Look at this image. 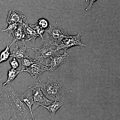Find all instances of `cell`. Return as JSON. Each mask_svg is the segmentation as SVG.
Segmentation results:
<instances>
[{
  "label": "cell",
  "mask_w": 120,
  "mask_h": 120,
  "mask_svg": "<svg viewBox=\"0 0 120 120\" xmlns=\"http://www.w3.org/2000/svg\"><path fill=\"white\" fill-rule=\"evenodd\" d=\"M8 96L12 116H15L22 120H34L30 109L20 98L21 93L15 90L9 84L5 90Z\"/></svg>",
  "instance_id": "obj_1"
},
{
  "label": "cell",
  "mask_w": 120,
  "mask_h": 120,
  "mask_svg": "<svg viewBox=\"0 0 120 120\" xmlns=\"http://www.w3.org/2000/svg\"><path fill=\"white\" fill-rule=\"evenodd\" d=\"M43 94L48 99L60 101L67 92L62 82L53 76H48L46 82L39 80L37 82Z\"/></svg>",
  "instance_id": "obj_2"
},
{
  "label": "cell",
  "mask_w": 120,
  "mask_h": 120,
  "mask_svg": "<svg viewBox=\"0 0 120 120\" xmlns=\"http://www.w3.org/2000/svg\"><path fill=\"white\" fill-rule=\"evenodd\" d=\"M68 34L65 30L49 25L48 29L45 30L43 35L44 45L53 48L57 51V48L62 39Z\"/></svg>",
  "instance_id": "obj_3"
},
{
  "label": "cell",
  "mask_w": 120,
  "mask_h": 120,
  "mask_svg": "<svg viewBox=\"0 0 120 120\" xmlns=\"http://www.w3.org/2000/svg\"><path fill=\"white\" fill-rule=\"evenodd\" d=\"M81 34L80 31L75 36H71L69 34L66 35L63 38L57 48V52L63 49L66 52L69 48L74 46H79L82 47H86V45L83 43L81 41Z\"/></svg>",
  "instance_id": "obj_4"
},
{
  "label": "cell",
  "mask_w": 120,
  "mask_h": 120,
  "mask_svg": "<svg viewBox=\"0 0 120 120\" xmlns=\"http://www.w3.org/2000/svg\"><path fill=\"white\" fill-rule=\"evenodd\" d=\"M33 91L34 102L32 107L33 112L39 106H48L53 101L48 99L43 94L41 88L36 83L32 87H29Z\"/></svg>",
  "instance_id": "obj_5"
},
{
  "label": "cell",
  "mask_w": 120,
  "mask_h": 120,
  "mask_svg": "<svg viewBox=\"0 0 120 120\" xmlns=\"http://www.w3.org/2000/svg\"><path fill=\"white\" fill-rule=\"evenodd\" d=\"M35 52V58L37 63L43 64L45 62L47 64L52 56L57 52L55 49L43 44L41 47L34 49Z\"/></svg>",
  "instance_id": "obj_6"
},
{
  "label": "cell",
  "mask_w": 120,
  "mask_h": 120,
  "mask_svg": "<svg viewBox=\"0 0 120 120\" xmlns=\"http://www.w3.org/2000/svg\"><path fill=\"white\" fill-rule=\"evenodd\" d=\"M69 55L67 52L62 54L54 55L50 58L46 66L49 67V71H53L58 67L67 62Z\"/></svg>",
  "instance_id": "obj_7"
},
{
  "label": "cell",
  "mask_w": 120,
  "mask_h": 120,
  "mask_svg": "<svg viewBox=\"0 0 120 120\" xmlns=\"http://www.w3.org/2000/svg\"><path fill=\"white\" fill-rule=\"evenodd\" d=\"M20 71L21 72H28L33 79H35L44 72L49 71V68L41 64L35 63L29 67L21 69Z\"/></svg>",
  "instance_id": "obj_8"
},
{
  "label": "cell",
  "mask_w": 120,
  "mask_h": 120,
  "mask_svg": "<svg viewBox=\"0 0 120 120\" xmlns=\"http://www.w3.org/2000/svg\"><path fill=\"white\" fill-rule=\"evenodd\" d=\"M7 22L9 24L15 23L23 24L27 22L26 16L15 9H12L9 12Z\"/></svg>",
  "instance_id": "obj_9"
},
{
  "label": "cell",
  "mask_w": 120,
  "mask_h": 120,
  "mask_svg": "<svg viewBox=\"0 0 120 120\" xmlns=\"http://www.w3.org/2000/svg\"><path fill=\"white\" fill-rule=\"evenodd\" d=\"M10 105L5 90L0 89V117L8 116Z\"/></svg>",
  "instance_id": "obj_10"
},
{
  "label": "cell",
  "mask_w": 120,
  "mask_h": 120,
  "mask_svg": "<svg viewBox=\"0 0 120 120\" xmlns=\"http://www.w3.org/2000/svg\"><path fill=\"white\" fill-rule=\"evenodd\" d=\"M12 34L13 39V41L10 45L11 46L13 44H15V45H17V43L19 41H21L23 45H26V37L23 24H19L17 29Z\"/></svg>",
  "instance_id": "obj_11"
},
{
  "label": "cell",
  "mask_w": 120,
  "mask_h": 120,
  "mask_svg": "<svg viewBox=\"0 0 120 120\" xmlns=\"http://www.w3.org/2000/svg\"><path fill=\"white\" fill-rule=\"evenodd\" d=\"M34 49V48L29 47L26 44L23 45L22 47L19 48L18 47V45H16L11 56L20 60L23 58H30V56L26 52V49Z\"/></svg>",
  "instance_id": "obj_12"
},
{
  "label": "cell",
  "mask_w": 120,
  "mask_h": 120,
  "mask_svg": "<svg viewBox=\"0 0 120 120\" xmlns=\"http://www.w3.org/2000/svg\"><path fill=\"white\" fill-rule=\"evenodd\" d=\"M20 98L28 107L32 116H34L32 110V107L34 102L32 90L30 88L27 91L23 93H21L20 96Z\"/></svg>",
  "instance_id": "obj_13"
},
{
  "label": "cell",
  "mask_w": 120,
  "mask_h": 120,
  "mask_svg": "<svg viewBox=\"0 0 120 120\" xmlns=\"http://www.w3.org/2000/svg\"><path fill=\"white\" fill-rule=\"evenodd\" d=\"M23 25L26 37V39H27L26 42L30 41L34 42L36 39L37 38H39L35 30L31 27L28 22L23 24Z\"/></svg>",
  "instance_id": "obj_14"
},
{
  "label": "cell",
  "mask_w": 120,
  "mask_h": 120,
  "mask_svg": "<svg viewBox=\"0 0 120 120\" xmlns=\"http://www.w3.org/2000/svg\"><path fill=\"white\" fill-rule=\"evenodd\" d=\"M64 103L61 101H54L48 106L43 105L41 106L46 109L52 116H54L56 112L63 105Z\"/></svg>",
  "instance_id": "obj_15"
},
{
  "label": "cell",
  "mask_w": 120,
  "mask_h": 120,
  "mask_svg": "<svg viewBox=\"0 0 120 120\" xmlns=\"http://www.w3.org/2000/svg\"><path fill=\"white\" fill-rule=\"evenodd\" d=\"M20 72H21V71H18L12 68L8 70L7 81L3 84V86H5L7 84H10L11 82L15 80L16 77H17V76Z\"/></svg>",
  "instance_id": "obj_16"
},
{
  "label": "cell",
  "mask_w": 120,
  "mask_h": 120,
  "mask_svg": "<svg viewBox=\"0 0 120 120\" xmlns=\"http://www.w3.org/2000/svg\"><path fill=\"white\" fill-rule=\"evenodd\" d=\"M11 46L7 45V47L0 53V64L6 61L11 56L10 49Z\"/></svg>",
  "instance_id": "obj_17"
},
{
  "label": "cell",
  "mask_w": 120,
  "mask_h": 120,
  "mask_svg": "<svg viewBox=\"0 0 120 120\" xmlns=\"http://www.w3.org/2000/svg\"><path fill=\"white\" fill-rule=\"evenodd\" d=\"M19 24L15 23L11 24H9L8 26L6 29L4 30H0V31L1 32H8L9 34V37H10L11 34H13L15 31L17 29L19 26Z\"/></svg>",
  "instance_id": "obj_18"
},
{
  "label": "cell",
  "mask_w": 120,
  "mask_h": 120,
  "mask_svg": "<svg viewBox=\"0 0 120 120\" xmlns=\"http://www.w3.org/2000/svg\"><path fill=\"white\" fill-rule=\"evenodd\" d=\"M22 62V68H27L30 66L34 63H37L36 60L30 58H25L21 60Z\"/></svg>",
  "instance_id": "obj_19"
},
{
  "label": "cell",
  "mask_w": 120,
  "mask_h": 120,
  "mask_svg": "<svg viewBox=\"0 0 120 120\" xmlns=\"http://www.w3.org/2000/svg\"><path fill=\"white\" fill-rule=\"evenodd\" d=\"M30 25L31 27L35 30L37 34L38 35L39 37L41 38L43 41V35L45 32V30L41 28L37 23L34 24H30Z\"/></svg>",
  "instance_id": "obj_20"
},
{
  "label": "cell",
  "mask_w": 120,
  "mask_h": 120,
  "mask_svg": "<svg viewBox=\"0 0 120 120\" xmlns=\"http://www.w3.org/2000/svg\"><path fill=\"white\" fill-rule=\"evenodd\" d=\"M41 28L44 30H46V28L49 27V22L45 19H41L38 20L37 23Z\"/></svg>",
  "instance_id": "obj_21"
},
{
  "label": "cell",
  "mask_w": 120,
  "mask_h": 120,
  "mask_svg": "<svg viewBox=\"0 0 120 120\" xmlns=\"http://www.w3.org/2000/svg\"><path fill=\"white\" fill-rule=\"evenodd\" d=\"M10 64L12 69H16L19 67V64L16 58L14 57L12 60L10 61Z\"/></svg>",
  "instance_id": "obj_22"
},
{
  "label": "cell",
  "mask_w": 120,
  "mask_h": 120,
  "mask_svg": "<svg viewBox=\"0 0 120 120\" xmlns=\"http://www.w3.org/2000/svg\"><path fill=\"white\" fill-rule=\"evenodd\" d=\"M97 0H90V3L88 7L86 9V11H88L92 8V5L95 2H96Z\"/></svg>",
  "instance_id": "obj_23"
},
{
  "label": "cell",
  "mask_w": 120,
  "mask_h": 120,
  "mask_svg": "<svg viewBox=\"0 0 120 120\" xmlns=\"http://www.w3.org/2000/svg\"><path fill=\"white\" fill-rule=\"evenodd\" d=\"M10 120H18V119H16V118H11L10 119Z\"/></svg>",
  "instance_id": "obj_24"
},
{
  "label": "cell",
  "mask_w": 120,
  "mask_h": 120,
  "mask_svg": "<svg viewBox=\"0 0 120 120\" xmlns=\"http://www.w3.org/2000/svg\"><path fill=\"white\" fill-rule=\"evenodd\" d=\"M3 41V40H2V41H0V43H2V42Z\"/></svg>",
  "instance_id": "obj_25"
},
{
  "label": "cell",
  "mask_w": 120,
  "mask_h": 120,
  "mask_svg": "<svg viewBox=\"0 0 120 120\" xmlns=\"http://www.w3.org/2000/svg\"></svg>",
  "instance_id": "obj_26"
}]
</instances>
